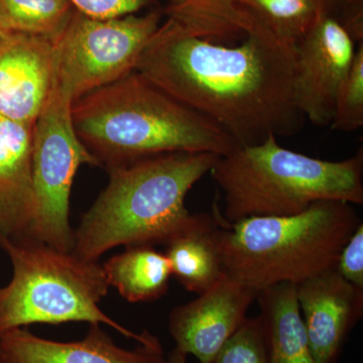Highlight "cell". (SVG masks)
<instances>
[{
	"label": "cell",
	"mask_w": 363,
	"mask_h": 363,
	"mask_svg": "<svg viewBox=\"0 0 363 363\" xmlns=\"http://www.w3.org/2000/svg\"><path fill=\"white\" fill-rule=\"evenodd\" d=\"M169 315V334L176 350L201 363H213L217 353L247 319L257 294L228 276Z\"/></svg>",
	"instance_id": "obj_10"
},
{
	"label": "cell",
	"mask_w": 363,
	"mask_h": 363,
	"mask_svg": "<svg viewBox=\"0 0 363 363\" xmlns=\"http://www.w3.org/2000/svg\"><path fill=\"white\" fill-rule=\"evenodd\" d=\"M219 221L213 214L191 215L164 243L172 276L188 292H206L226 276L218 245Z\"/></svg>",
	"instance_id": "obj_15"
},
{
	"label": "cell",
	"mask_w": 363,
	"mask_h": 363,
	"mask_svg": "<svg viewBox=\"0 0 363 363\" xmlns=\"http://www.w3.org/2000/svg\"><path fill=\"white\" fill-rule=\"evenodd\" d=\"M347 0H316L320 13L334 16Z\"/></svg>",
	"instance_id": "obj_25"
},
{
	"label": "cell",
	"mask_w": 363,
	"mask_h": 363,
	"mask_svg": "<svg viewBox=\"0 0 363 363\" xmlns=\"http://www.w3.org/2000/svg\"><path fill=\"white\" fill-rule=\"evenodd\" d=\"M226 276L259 294L298 285L335 269L339 253L362 221L350 203L323 200L292 216L227 222L215 203Z\"/></svg>",
	"instance_id": "obj_4"
},
{
	"label": "cell",
	"mask_w": 363,
	"mask_h": 363,
	"mask_svg": "<svg viewBox=\"0 0 363 363\" xmlns=\"http://www.w3.org/2000/svg\"><path fill=\"white\" fill-rule=\"evenodd\" d=\"M73 11L67 0H0V28L55 40Z\"/></svg>",
	"instance_id": "obj_19"
},
{
	"label": "cell",
	"mask_w": 363,
	"mask_h": 363,
	"mask_svg": "<svg viewBox=\"0 0 363 363\" xmlns=\"http://www.w3.org/2000/svg\"><path fill=\"white\" fill-rule=\"evenodd\" d=\"M73 104L69 92L55 81L33 125V210L26 238L68 252L74 247L69 221L74 178L82 164H100L76 133L72 121Z\"/></svg>",
	"instance_id": "obj_7"
},
{
	"label": "cell",
	"mask_w": 363,
	"mask_h": 363,
	"mask_svg": "<svg viewBox=\"0 0 363 363\" xmlns=\"http://www.w3.org/2000/svg\"><path fill=\"white\" fill-rule=\"evenodd\" d=\"M74 9L90 18L106 20L138 13L152 0H67Z\"/></svg>",
	"instance_id": "obj_23"
},
{
	"label": "cell",
	"mask_w": 363,
	"mask_h": 363,
	"mask_svg": "<svg viewBox=\"0 0 363 363\" xmlns=\"http://www.w3.org/2000/svg\"><path fill=\"white\" fill-rule=\"evenodd\" d=\"M4 33H6V32H4V30H2L1 28H0V39H1V37H2V35H4Z\"/></svg>",
	"instance_id": "obj_27"
},
{
	"label": "cell",
	"mask_w": 363,
	"mask_h": 363,
	"mask_svg": "<svg viewBox=\"0 0 363 363\" xmlns=\"http://www.w3.org/2000/svg\"><path fill=\"white\" fill-rule=\"evenodd\" d=\"M213 363H269L259 316L245 319L222 346Z\"/></svg>",
	"instance_id": "obj_22"
},
{
	"label": "cell",
	"mask_w": 363,
	"mask_h": 363,
	"mask_svg": "<svg viewBox=\"0 0 363 363\" xmlns=\"http://www.w3.org/2000/svg\"><path fill=\"white\" fill-rule=\"evenodd\" d=\"M161 25V14L90 18L74 9L54 42L55 80L73 101L135 71L145 45Z\"/></svg>",
	"instance_id": "obj_8"
},
{
	"label": "cell",
	"mask_w": 363,
	"mask_h": 363,
	"mask_svg": "<svg viewBox=\"0 0 363 363\" xmlns=\"http://www.w3.org/2000/svg\"><path fill=\"white\" fill-rule=\"evenodd\" d=\"M257 298L269 363H316L301 316L296 285L269 286Z\"/></svg>",
	"instance_id": "obj_16"
},
{
	"label": "cell",
	"mask_w": 363,
	"mask_h": 363,
	"mask_svg": "<svg viewBox=\"0 0 363 363\" xmlns=\"http://www.w3.org/2000/svg\"><path fill=\"white\" fill-rule=\"evenodd\" d=\"M330 126L344 133L363 128V42L359 43L350 70L339 90Z\"/></svg>",
	"instance_id": "obj_21"
},
{
	"label": "cell",
	"mask_w": 363,
	"mask_h": 363,
	"mask_svg": "<svg viewBox=\"0 0 363 363\" xmlns=\"http://www.w3.org/2000/svg\"><path fill=\"white\" fill-rule=\"evenodd\" d=\"M186 357H187V355L184 354L181 351L175 348V350L169 353V357H167V360H168V363H187Z\"/></svg>",
	"instance_id": "obj_26"
},
{
	"label": "cell",
	"mask_w": 363,
	"mask_h": 363,
	"mask_svg": "<svg viewBox=\"0 0 363 363\" xmlns=\"http://www.w3.org/2000/svg\"><path fill=\"white\" fill-rule=\"evenodd\" d=\"M13 276L0 288V334L32 324H105L140 343L155 336L133 333L99 308L109 284L98 260L61 252L39 241L0 238Z\"/></svg>",
	"instance_id": "obj_6"
},
{
	"label": "cell",
	"mask_w": 363,
	"mask_h": 363,
	"mask_svg": "<svg viewBox=\"0 0 363 363\" xmlns=\"http://www.w3.org/2000/svg\"><path fill=\"white\" fill-rule=\"evenodd\" d=\"M83 145L107 168L171 152L224 156L240 145L213 121L135 71L72 106Z\"/></svg>",
	"instance_id": "obj_2"
},
{
	"label": "cell",
	"mask_w": 363,
	"mask_h": 363,
	"mask_svg": "<svg viewBox=\"0 0 363 363\" xmlns=\"http://www.w3.org/2000/svg\"><path fill=\"white\" fill-rule=\"evenodd\" d=\"M102 267L109 286L128 302H152L168 292L171 266L154 245L128 247Z\"/></svg>",
	"instance_id": "obj_17"
},
{
	"label": "cell",
	"mask_w": 363,
	"mask_h": 363,
	"mask_svg": "<svg viewBox=\"0 0 363 363\" xmlns=\"http://www.w3.org/2000/svg\"><path fill=\"white\" fill-rule=\"evenodd\" d=\"M135 71L218 124L240 147L292 136L306 118L294 96L296 47L259 23L236 45L201 37L173 20L160 25Z\"/></svg>",
	"instance_id": "obj_1"
},
{
	"label": "cell",
	"mask_w": 363,
	"mask_h": 363,
	"mask_svg": "<svg viewBox=\"0 0 363 363\" xmlns=\"http://www.w3.org/2000/svg\"><path fill=\"white\" fill-rule=\"evenodd\" d=\"M54 42L23 33L0 39V116L35 125L55 85Z\"/></svg>",
	"instance_id": "obj_11"
},
{
	"label": "cell",
	"mask_w": 363,
	"mask_h": 363,
	"mask_svg": "<svg viewBox=\"0 0 363 363\" xmlns=\"http://www.w3.org/2000/svg\"><path fill=\"white\" fill-rule=\"evenodd\" d=\"M301 316L316 363H337L344 343L362 319L363 290L336 269L296 285Z\"/></svg>",
	"instance_id": "obj_12"
},
{
	"label": "cell",
	"mask_w": 363,
	"mask_h": 363,
	"mask_svg": "<svg viewBox=\"0 0 363 363\" xmlns=\"http://www.w3.org/2000/svg\"><path fill=\"white\" fill-rule=\"evenodd\" d=\"M168 18L212 40L242 37L259 21L234 0H167Z\"/></svg>",
	"instance_id": "obj_18"
},
{
	"label": "cell",
	"mask_w": 363,
	"mask_h": 363,
	"mask_svg": "<svg viewBox=\"0 0 363 363\" xmlns=\"http://www.w3.org/2000/svg\"><path fill=\"white\" fill-rule=\"evenodd\" d=\"M33 125L0 116V238L23 240L33 210Z\"/></svg>",
	"instance_id": "obj_14"
},
{
	"label": "cell",
	"mask_w": 363,
	"mask_h": 363,
	"mask_svg": "<svg viewBox=\"0 0 363 363\" xmlns=\"http://www.w3.org/2000/svg\"><path fill=\"white\" fill-rule=\"evenodd\" d=\"M281 42H300L314 25L320 13L314 0H234Z\"/></svg>",
	"instance_id": "obj_20"
},
{
	"label": "cell",
	"mask_w": 363,
	"mask_h": 363,
	"mask_svg": "<svg viewBox=\"0 0 363 363\" xmlns=\"http://www.w3.org/2000/svg\"><path fill=\"white\" fill-rule=\"evenodd\" d=\"M219 157L171 152L109 168L108 185L74 231L73 252L98 260L121 245H164L190 218L186 197Z\"/></svg>",
	"instance_id": "obj_3"
},
{
	"label": "cell",
	"mask_w": 363,
	"mask_h": 363,
	"mask_svg": "<svg viewBox=\"0 0 363 363\" xmlns=\"http://www.w3.org/2000/svg\"><path fill=\"white\" fill-rule=\"evenodd\" d=\"M210 175L223 192L224 220L292 216L313 203L363 204V150L343 161L305 156L279 145L277 136L220 156Z\"/></svg>",
	"instance_id": "obj_5"
},
{
	"label": "cell",
	"mask_w": 363,
	"mask_h": 363,
	"mask_svg": "<svg viewBox=\"0 0 363 363\" xmlns=\"http://www.w3.org/2000/svg\"><path fill=\"white\" fill-rule=\"evenodd\" d=\"M355 42L334 16L320 13L296 45L294 96L315 125H330L336 99L354 60Z\"/></svg>",
	"instance_id": "obj_9"
},
{
	"label": "cell",
	"mask_w": 363,
	"mask_h": 363,
	"mask_svg": "<svg viewBox=\"0 0 363 363\" xmlns=\"http://www.w3.org/2000/svg\"><path fill=\"white\" fill-rule=\"evenodd\" d=\"M314 1L316 2V0H314ZM316 4H317V2H316Z\"/></svg>",
	"instance_id": "obj_28"
},
{
	"label": "cell",
	"mask_w": 363,
	"mask_h": 363,
	"mask_svg": "<svg viewBox=\"0 0 363 363\" xmlns=\"http://www.w3.org/2000/svg\"><path fill=\"white\" fill-rule=\"evenodd\" d=\"M335 269L346 281L363 290L362 223L357 226L339 253Z\"/></svg>",
	"instance_id": "obj_24"
},
{
	"label": "cell",
	"mask_w": 363,
	"mask_h": 363,
	"mask_svg": "<svg viewBox=\"0 0 363 363\" xmlns=\"http://www.w3.org/2000/svg\"><path fill=\"white\" fill-rule=\"evenodd\" d=\"M0 363H168L156 337L133 350L117 346L99 326L90 324L83 340L58 342L21 328L0 334Z\"/></svg>",
	"instance_id": "obj_13"
}]
</instances>
